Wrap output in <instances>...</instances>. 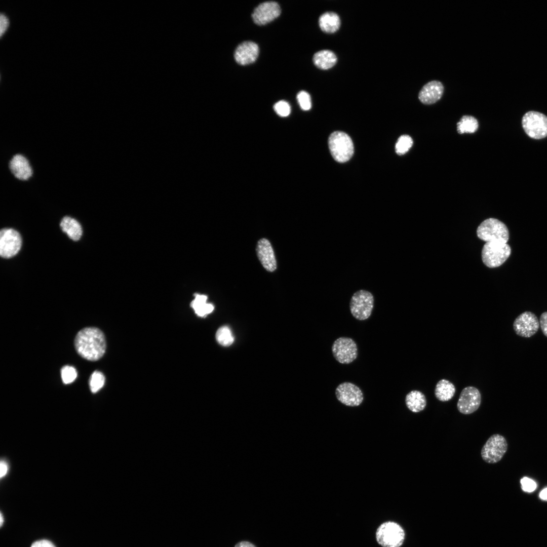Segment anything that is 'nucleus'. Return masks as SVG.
Listing matches in <instances>:
<instances>
[{"label":"nucleus","mask_w":547,"mask_h":547,"mask_svg":"<svg viewBox=\"0 0 547 547\" xmlns=\"http://www.w3.org/2000/svg\"><path fill=\"white\" fill-rule=\"evenodd\" d=\"M481 403V394L473 386H468L461 390L457 403L458 411L461 414L468 415L476 411Z\"/></svg>","instance_id":"11"},{"label":"nucleus","mask_w":547,"mask_h":547,"mask_svg":"<svg viewBox=\"0 0 547 547\" xmlns=\"http://www.w3.org/2000/svg\"><path fill=\"white\" fill-rule=\"evenodd\" d=\"M60 227L63 231L73 241L79 240L82 236L81 225L75 219L70 217L63 218L60 222Z\"/></svg>","instance_id":"23"},{"label":"nucleus","mask_w":547,"mask_h":547,"mask_svg":"<svg viewBox=\"0 0 547 547\" xmlns=\"http://www.w3.org/2000/svg\"><path fill=\"white\" fill-rule=\"evenodd\" d=\"M539 326L543 334L547 337V311L541 315L539 319Z\"/></svg>","instance_id":"34"},{"label":"nucleus","mask_w":547,"mask_h":547,"mask_svg":"<svg viewBox=\"0 0 547 547\" xmlns=\"http://www.w3.org/2000/svg\"><path fill=\"white\" fill-rule=\"evenodd\" d=\"M521 483L522 489L526 492H532L534 491L536 487L535 483L531 479L526 477H524L521 479Z\"/></svg>","instance_id":"32"},{"label":"nucleus","mask_w":547,"mask_h":547,"mask_svg":"<svg viewBox=\"0 0 547 547\" xmlns=\"http://www.w3.org/2000/svg\"><path fill=\"white\" fill-rule=\"evenodd\" d=\"M313 61L315 65L319 68L328 69L336 64L337 57L331 51L324 50L315 54Z\"/></svg>","instance_id":"21"},{"label":"nucleus","mask_w":547,"mask_h":547,"mask_svg":"<svg viewBox=\"0 0 547 547\" xmlns=\"http://www.w3.org/2000/svg\"><path fill=\"white\" fill-rule=\"evenodd\" d=\"M259 54L258 45L251 41H246L240 44L235 52L236 62L242 65H248L254 62Z\"/></svg>","instance_id":"16"},{"label":"nucleus","mask_w":547,"mask_h":547,"mask_svg":"<svg viewBox=\"0 0 547 547\" xmlns=\"http://www.w3.org/2000/svg\"><path fill=\"white\" fill-rule=\"evenodd\" d=\"M456 392V388L453 383L448 380L442 379L436 384L434 395L439 401L447 402L451 400Z\"/></svg>","instance_id":"20"},{"label":"nucleus","mask_w":547,"mask_h":547,"mask_svg":"<svg viewBox=\"0 0 547 547\" xmlns=\"http://www.w3.org/2000/svg\"><path fill=\"white\" fill-rule=\"evenodd\" d=\"M511 253V247L506 243H486L482 250V261L489 267H498L507 259Z\"/></svg>","instance_id":"7"},{"label":"nucleus","mask_w":547,"mask_h":547,"mask_svg":"<svg viewBox=\"0 0 547 547\" xmlns=\"http://www.w3.org/2000/svg\"><path fill=\"white\" fill-rule=\"evenodd\" d=\"M539 322L537 316L531 311L521 314L515 320L513 328L516 334L520 336L529 338L538 331Z\"/></svg>","instance_id":"13"},{"label":"nucleus","mask_w":547,"mask_h":547,"mask_svg":"<svg viewBox=\"0 0 547 547\" xmlns=\"http://www.w3.org/2000/svg\"><path fill=\"white\" fill-rule=\"evenodd\" d=\"M4 521V518H3V514L1 513V515H0V524H1V526H2Z\"/></svg>","instance_id":"39"},{"label":"nucleus","mask_w":547,"mask_h":547,"mask_svg":"<svg viewBox=\"0 0 547 547\" xmlns=\"http://www.w3.org/2000/svg\"><path fill=\"white\" fill-rule=\"evenodd\" d=\"M105 377L103 373L95 371L91 374L89 379V386L91 391L95 393L99 390L104 385Z\"/></svg>","instance_id":"27"},{"label":"nucleus","mask_w":547,"mask_h":547,"mask_svg":"<svg viewBox=\"0 0 547 547\" xmlns=\"http://www.w3.org/2000/svg\"><path fill=\"white\" fill-rule=\"evenodd\" d=\"M376 538L382 547H400L404 541L405 532L399 524L387 521L379 526L376 532Z\"/></svg>","instance_id":"4"},{"label":"nucleus","mask_w":547,"mask_h":547,"mask_svg":"<svg viewBox=\"0 0 547 547\" xmlns=\"http://www.w3.org/2000/svg\"><path fill=\"white\" fill-rule=\"evenodd\" d=\"M8 472V465L5 461H1V478L4 477Z\"/></svg>","instance_id":"36"},{"label":"nucleus","mask_w":547,"mask_h":547,"mask_svg":"<svg viewBox=\"0 0 547 547\" xmlns=\"http://www.w3.org/2000/svg\"><path fill=\"white\" fill-rule=\"evenodd\" d=\"M281 9L276 2L269 1L260 4L254 10L252 17L255 23L258 25H265L278 17Z\"/></svg>","instance_id":"14"},{"label":"nucleus","mask_w":547,"mask_h":547,"mask_svg":"<svg viewBox=\"0 0 547 547\" xmlns=\"http://www.w3.org/2000/svg\"><path fill=\"white\" fill-rule=\"evenodd\" d=\"M256 253L262 266L268 271L273 272L277 269V261L271 243L266 238L258 240L256 245Z\"/></svg>","instance_id":"15"},{"label":"nucleus","mask_w":547,"mask_h":547,"mask_svg":"<svg viewBox=\"0 0 547 547\" xmlns=\"http://www.w3.org/2000/svg\"><path fill=\"white\" fill-rule=\"evenodd\" d=\"M412 144L413 140L409 135H402L399 138L396 144V152L399 155L405 154L411 147Z\"/></svg>","instance_id":"28"},{"label":"nucleus","mask_w":547,"mask_h":547,"mask_svg":"<svg viewBox=\"0 0 547 547\" xmlns=\"http://www.w3.org/2000/svg\"><path fill=\"white\" fill-rule=\"evenodd\" d=\"M0 34L2 36L8 28L9 25L8 18L5 14L2 13L0 16Z\"/></svg>","instance_id":"33"},{"label":"nucleus","mask_w":547,"mask_h":547,"mask_svg":"<svg viewBox=\"0 0 547 547\" xmlns=\"http://www.w3.org/2000/svg\"><path fill=\"white\" fill-rule=\"evenodd\" d=\"M507 448L506 439L500 434H495L488 439L482 447L481 456L487 463H496L502 459Z\"/></svg>","instance_id":"5"},{"label":"nucleus","mask_w":547,"mask_h":547,"mask_svg":"<svg viewBox=\"0 0 547 547\" xmlns=\"http://www.w3.org/2000/svg\"><path fill=\"white\" fill-rule=\"evenodd\" d=\"M9 167L12 173L19 179L26 180L32 175V169L28 161L21 154H16L13 157Z\"/></svg>","instance_id":"18"},{"label":"nucleus","mask_w":547,"mask_h":547,"mask_svg":"<svg viewBox=\"0 0 547 547\" xmlns=\"http://www.w3.org/2000/svg\"><path fill=\"white\" fill-rule=\"evenodd\" d=\"M335 393L337 400L346 406L357 407L364 401L362 390L357 385L350 382L339 384L336 388Z\"/></svg>","instance_id":"10"},{"label":"nucleus","mask_w":547,"mask_h":547,"mask_svg":"<svg viewBox=\"0 0 547 547\" xmlns=\"http://www.w3.org/2000/svg\"><path fill=\"white\" fill-rule=\"evenodd\" d=\"M522 126L531 138L540 139L547 136V116L540 112L530 111L522 118Z\"/></svg>","instance_id":"8"},{"label":"nucleus","mask_w":547,"mask_h":547,"mask_svg":"<svg viewBox=\"0 0 547 547\" xmlns=\"http://www.w3.org/2000/svg\"><path fill=\"white\" fill-rule=\"evenodd\" d=\"M207 295L195 294V298L191 301L190 306L198 316L204 317L213 311L214 308L213 305L207 303Z\"/></svg>","instance_id":"24"},{"label":"nucleus","mask_w":547,"mask_h":547,"mask_svg":"<svg viewBox=\"0 0 547 547\" xmlns=\"http://www.w3.org/2000/svg\"><path fill=\"white\" fill-rule=\"evenodd\" d=\"M539 497L543 500H547V488H545L541 491L539 494Z\"/></svg>","instance_id":"38"},{"label":"nucleus","mask_w":547,"mask_h":547,"mask_svg":"<svg viewBox=\"0 0 547 547\" xmlns=\"http://www.w3.org/2000/svg\"><path fill=\"white\" fill-rule=\"evenodd\" d=\"M405 404L407 408L413 413L423 411L426 406L425 395L418 390H412L405 397Z\"/></svg>","instance_id":"19"},{"label":"nucleus","mask_w":547,"mask_h":547,"mask_svg":"<svg viewBox=\"0 0 547 547\" xmlns=\"http://www.w3.org/2000/svg\"><path fill=\"white\" fill-rule=\"evenodd\" d=\"M329 147L332 156L335 161L344 163L352 157L354 144L350 137L341 131H335L329 136Z\"/></svg>","instance_id":"3"},{"label":"nucleus","mask_w":547,"mask_h":547,"mask_svg":"<svg viewBox=\"0 0 547 547\" xmlns=\"http://www.w3.org/2000/svg\"><path fill=\"white\" fill-rule=\"evenodd\" d=\"M477 234L486 243H507L509 239V231L505 224L493 218L484 220L478 227Z\"/></svg>","instance_id":"2"},{"label":"nucleus","mask_w":547,"mask_h":547,"mask_svg":"<svg viewBox=\"0 0 547 547\" xmlns=\"http://www.w3.org/2000/svg\"><path fill=\"white\" fill-rule=\"evenodd\" d=\"M234 547H256L253 543L248 541H242L238 542Z\"/></svg>","instance_id":"37"},{"label":"nucleus","mask_w":547,"mask_h":547,"mask_svg":"<svg viewBox=\"0 0 547 547\" xmlns=\"http://www.w3.org/2000/svg\"><path fill=\"white\" fill-rule=\"evenodd\" d=\"M319 23L320 28L324 32L333 33L339 29L340 20L337 14L331 12H326L320 17Z\"/></svg>","instance_id":"22"},{"label":"nucleus","mask_w":547,"mask_h":547,"mask_svg":"<svg viewBox=\"0 0 547 547\" xmlns=\"http://www.w3.org/2000/svg\"><path fill=\"white\" fill-rule=\"evenodd\" d=\"M374 306V297L367 290H360L352 296L349 309L353 316L358 320L364 321L371 316Z\"/></svg>","instance_id":"6"},{"label":"nucleus","mask_w":547,"mask_h":547,"mask_svg":"<svg viewBox=\"0 0 547 547\" xmlns=\"http://www.w3.org/2000/svg\"><path fill=\"white\" fill-rule=\"evenodd\" d=\"M216 339L217 342L224 346H228L232 344L234 337L230 328L226 326H222L217 331Z\"/></svg>","instance_id":"26"},{"label":"nucleus","mask_w":547,"mask_h":547,"mask_svg":"<svg viewBox=\"0 0 547 547\" xmlns=\"http://www.w3.org/2000/svg\"><path fill=\"white\" fill-rule=\"evenodd\" d=\"M274 109L279 115L282 117L287 116L291 112L290 105L283 100L277 102L274 106Z\"/></svg>","instance_id":"31"},{"label":"nucleus","mask_w":547,"mask_h":547,"mask_svg":"<svg viewBox=\"0 0 547 547\" xmlns=\"http://www.w3.org/2000/svg\"><path fill=\"white\" fill-rule=\"evenodd\" d=\"M74 347L83 358L91 361L100 359L104 355L106 343L104 333L99 328L86 327L78 332L74 338Z\"/></svg>","instance_id":"1"},{"label":"nucleus","mask_w":547,"mask_h":547,"mask_svg":"<svg viewBox=\"0 0 547 547\" xmlns=\"http://www.w3.org/2000/svg\"><path fill=\"white\" fill-rule=\"evenodd\" d=\"M297 99L302 109L308 110L310 109L311 99L308 93L304 91L299 92L297 95Z\"/></svg>","instance_id":"30"},{"label":"nucleus","mask_w":547,"mask_h":547,"mask_svg":"<svg viewBox=\"0 0 547 547\" xmlns=\"http://www.w3.org/2000/svg\"><path fill=\"white\" fill-rule=\"evenodd\" d=\"M331 349L335 359L342 364H350L358 357L357 343L350 337L338 338L333 343Z\"/></svg>","instance_id":"9"},{"label":"nucleus","mask_w":547,"mask_h":547,"mask_svg":"<svg viewBox=\"0 0 547 547\" xmlns=\"http://www.w3.org/2000/svg\"><path fill=\"white\" fill-rule=\"evenodd\" d=\"M30 547H55V546L50 541L42 539L33 542Z\"/></svg>","instance_id":"35"},{"label":"nucleus","mask_w":547,"mask_h":547,"mask_svg":"<svg viewBox=\"0 0 547 547\" xmlns=\"http://www.w3.org/2000/svg\"><path fill=\"white\" fill-rule=\"evenodd\" d=\"M444 92L442 84L438 81H432L425 84L419 92L418 98L424 104H432L441 98Z\"/></svg>","instance_id":"17"},{"label":"nucleus","mask_w":547,"mask_h":547,"mask_svg":"<svg viewBox=\"0 0 547 547\" xmlns=\"http://www.w3.org/2000/svg\"><path fill=\"white\" fill-rule=\"evenodd\" d=\"M61 375L63 383L69 384L75 379L77 376V372L73 367L66 365L62 368Z\"/></svg>","instance_id":"29"},{"label":"nucleus","mask_w":547,"mask_h":547,"mask_svg":"<svg viewBox=\"0 0 547 547\" xmlns=\"http://www.w3.org/2000/svg\"><path fill=\"white\" fill-rule=\"evenodd\" d=\"M457 131L459 134L473 133L478 128L477 119L471 115H464L457 124Z\"/></svg>","instance_id":"25"},{"label":"nucleus","mask_w":547,"mask_h":547,"mask_svg":"<svg viewBox=\"0 0 547 547\" xmlns=\"http://www.w3.org/2000/svg\"><path fill=\"white\" fill-rule=\"evenodd\" d=\"M22 244L20 234L12 228H4L0 232V255L10 258L19 251Z\"/></svg>","instance_id":"12"}]
</instances>
